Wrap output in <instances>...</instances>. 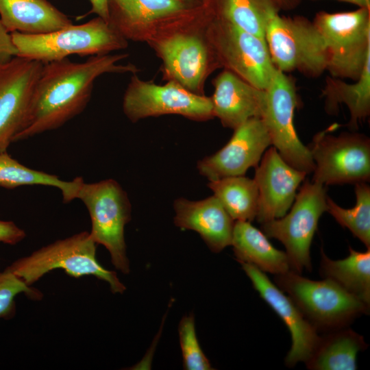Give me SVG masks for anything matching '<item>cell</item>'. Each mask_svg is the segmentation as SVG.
<instances>
[{
  "instance_id": "obj_1",
  "label": "cell",
  "mask_w": 370,
  "mask_h": 370,
  "mask_svg": "<svg viewBox=\"0 0 370 370\" xmlns=\"http://www.w3.org/2000/svg\"><path fill=\"white\" fill-rule=\"evenodd\" d=\"M127 54L90 56L83 62L65 58L43 64L35 85L25 125L16 141L53 130L86 107L94 82L106 73H137L133 64L119 63Z\"/></svg>"
},
{
  "instance_id": "obj_2",
  "label": "cell",
  "mask_w": 370,
  "mask_h": 370,
  "mask_svg": "<svg viewBox=\"0 0 370 370\" xmlns=\"http://www.w3.org/2000/svg\"><path fill=\"white\" fill-rule=\"evenodd\" d=\"M211 16L160 32L147 38L162 60L164 79L174 81L188 90L204 95V83L219 64L206 38L204 26Z\"/></svg>"
},
{
  "instance_id": "obj_3",
  "label": "cell",
  "mask_w": 370,
  "mask_h": 370,
  "mask_svg": "<svg viewBox=\"0 0 370 370\" xmlns=\"http://www.w3.org/2000/svg\"><path fill=\"white\" fill-rule=\"evenodd\" d=\"M10 34L17 50L16 56L43 64L61 60L71 55L107 54L127 47V40L99 16L45 34Z\"/></svg>"
},
{
  "instance_id": "obj_4",
  "label": "cell",
  "mask_w": 370,
  "mask_h": 370,
  "mask_svg": "<svg viewBox=\"0 0 370 370\" xmlns=\"http://www.w3.org/2000/svg\"><path fill=\"white\" fill-rule=\"evenodd\" d=\"M97 245L88 232H81L16 260L5 270L32 286L49 271L60 269L73 278L93 275L106 282L112 293H124L126 288L116 273L105 269L97 261Z\"/></svg>"
},
{
  "instance_id": "obj_5",
  "label": "cell",
  "mask_w": 370,
  "mask_h": 370,
  "mask_svg": "<svg viewBox=\"0 0 370 370\" xmlns=\"http://www.w3.org/2000/svg\"><path fill=\"white\" fill-rule=\"evenodd\" d=\"M274 282L317 331L347 327L369 312V306L328 278L312 280L291 269L275 275Z\"/></svg>"
},
{
  "instance_id": "obj_6",
  "label": "cell",
  "mask_w": 370,
  "mask_h": 370,
  "mask_svg": "<svg viewBox=\"0 0 370 370\" xmlns=\"http://www.w3.org/2000/svg\"><path fill=\"white\" fill-rule=\"evenodd\" d=\"M265 40L275 67L318 77L326 71L328 52L312 22L302 16L285 17L273 9L265 28Z\"/></svg>"
},
{
  "instance_id": "obj_7",
  "label": "cell",
  "mask_w": 370,
  "mask_h": 370,
  "mask_svg": "<svg viewBox=\"0 0 370 370\" xmlns=\"http://www.w3.org/2000/svg\"><path fill=\"white\" fill-rule=\"evenodd\" d=\"M76 199H80L88 211L92 239L108 249L116 269L128 274L130 268L124 230L131 220L132 208L126 192L113 179L94 183L84 181Z\"/></svg>"
},
{
  "instance_id": "obj_8",
  "label": "cell",
  "mask_w": 370,
  "mask_h": 370,
  "mask_svg": "<svg viewBox=\"0 0 370 370\" xmlns=\"http://www.w3.org/2000/svg\"><path fill=\"white\" fill-rule=\"evenodd\" d=\"M328 52L331 77L356 81L370 58V8L350 12H318L312 21Z\"/></svg>"
},
{
  "instance_id": "obj_9",
  "label": "cell",
  "mask_w": 370,
  "mask_h": 370,
  "mask_svg": "<svg viewBox=\"0 0 370 370\" xmlns=\"http://www.w3.org/2000/svg\"><path fill=\"white\" fill-rule=\"evenodd\" d=\"M204 32L219 66L258 88H267L277 69L265 39L216 17L213 10Z\"/></svg>"
},
{
  "instance_id": "obj_10",
  "label": "cell",
  "mask_w": 370,
  "mask_h": 370,
  "mask_svg": "<svg viewBox=\"0 0 370 370\" xmlns=\"http://www.w3.org/2000/svg\"><path fill=\"white\" fill-rule=\"evenodd\" d=\"M327 196L325 186L306 180L288 214L261 223L267 237L284 245L291 269L297 273L312 269L310 246L319 220L327 210Z\"/></svg>"
},
{
  "instance_id": "obj_11",
  "label": "cell",
  "mask_w": 370,
  "mask_h": 370,
  "mask_svg": "<svg viewBox=\"0 0 370 370\" xmlns=\"http://www.w3.org/2000/svg\"><path fill=\"white\" fill-rule=\"evenodd\" d=\"M318 132L308 147L314 163L312 182L323 186L367 182L370 180V140L358 133L338 136Z\"/></svg>"
},
{
  "instance_id": "obj_12",
  "label": "cell",
  "mask_w": 370,
  "mask_h": 370,
  "mask_svg": "<svg viewBox=\"0 0 370 370\" xmlns=\"http://www.w3.org/2000/svg\"><path fill=\"white\" fill-rule=\"evenodd\" d=\"M210 0L199 6L184 0H108L109 23L127 40L145 41L160 32L203 16Z\"/></svg>"
},
{
  "instance_id": "obj_13",
  "label": "cell",
  "mask_w": 370,
  "mask_h": 370,
  "mask_svg": "<svg viewBox=\"0 0 370 370\" xmlns=\"http://www.w3.org/2000/svg\"><path fill=\"white\" fill-rule=\"evenodd\" d=\"M125 115L133 123L150 117L177 114L197 121L214 118L211 98L193 93L174 81L159 85L132 74L123 98Z\"/></svg>"
},
{
  "instance_id": "obj_14",
  "label": "cell",
  "mask_w": 370,
  "mask_h": 370,
  "mask_svg": "<svg viewBox=\"0 0 370 370\" xmlns=\"http://www.w3.org/2000/svg\"><path fill=\"white\" fill-rule=\"evenodd\" d=\"M265 92L261 119L269 134L271 145L291 166L307 175L312 173L314 163L310 151L299 140L294 127L293 115L298 99L293 81L276 69Z\"/></svg>"
},
{
  "instance_id": "obj_15",
  "label": "cell",
  "mask_w": 370,
  "mask_h": 370,
  "mask_svg": "<svg viewBox=\"0 0 370 370\" xmlns=\"http://www.w3.org/2000/svg\"><path fill=\"white\" fill-rule=\"evenodd\" d=\"M43 63L14 56L0 64V152L16 142Z\"/></svg>"
},
{
  "instance_id": "obj_16",
  "label": "cell",
  "mask_w": 370,
  "mask_h": 370,
  "mask_svg": "<svg viewBox=\"0 0 370 370\" xmlns=\"http://www.w3.org/2000/svg\"><path fill=\"white\" fill-rule=\"evenodd\" d=\"M271 140L261 118H252L234 130L230 140L214 154L198 161L197 169L209 181L245 175L256 167Z\"/></svg>"
},
{
  "instance_id": "obj_17",
  "label": "cell",
  "mask_w": 370,
  "mask_h": 370,
  "mask_svg": "<svg viewBox=\"0 0 370 370\" xmlns=\"http://www.w3.org/2000/svg\"><path fill=\"white\" fill-rule=\"evenodd\" d=\"M241 263L260 296L284 321L291 336V347L285 358V364L294 367L306 362L315 349L320 336L315 328L306 319L299 308L265 274L254 265Z\"/></svg>"
},
{
  "instance_id": "obj_18",
  "label": "cell",
  "mask_w": 370,
  "mask_h": 370,
  "mask_svg": "<svg viewBox=\"0 0 370 370\" xmlns=\"http://www.w3.org/2000/svg\"><path fill=\"white\" fill-rule=\"evenodd\" d=\"M255 169L258 190L256 219L261 224L287 213L307 174L288 164L273 146L265 151Z\"/></svg>"
},
{
  "instance_id": "obj_19",
  "label": "cell",
  "mask_w": 370,
  "mask_h": 370,
  "mask_svg": "<svg viewBox=\"0 0 370 370\" xmlns=\"http://www.w3.org/2000/svg\"><path fill=\"white\" fill-rule=\"evenodd\" d=\"M173 208L175 225L197 232L212 251L231 245L235 221L214 195L198 201L177 198Z\"/></svg>"
},
{
  "instance_id": "obj_20",
  "label": "cell",
  "mask_w": 370,
  "mask_h": 370,
  "mask_svg": "<svg viewBox=\"0 0 370 370\" xmlns=\"http://www.w3.org/2000/svg\"><path fill=\"white\" fill-rule=\"evenodd\" d=\"M214 88L210 97L214 117L223 126L234 130L252 118H261L266 92L225 69L212 81Z\"/></svg>"
},
{
  "instance_id": "obj_21",
  "label": "cell",
  "mask_w": 370,
  "mask_h": 370,
  "mask_svg": "<svg viewBox=\"0 0 370 370\" xmlns=\"http://www.w3.org/2000/svg\"><path fill=\"white\" fill-rule=\"evenodd\" d=\"M0 20L9 33L39 34L72 25L48 0H0Z\"/></svg>"
},
{
  "instance_id": "obj_22",
  "label": "cell",
  "mask_w": 370,
  "mask_h": 370,
  "mask_svg": "<svg viewBox=\"0 0 370 370\" xmlns=\"http://www.w3.org/2000/svg\"><path fill=\"white\" fill-rule=\"evenodd\" d=\"M231 245L238 262L274 275L291 270L286 253L273 247L267 236L249 221H235Z\"/></svg>"
},
{
  "instance_id": "obj_23",
  "label": "cell",
  "mask_w": 370,
  "mask_h": 370,
  "mask_svg": "<svg viewBox=\"0 0 370 370\" xmlns=\"http://www.w3.org/2000/svg\"><path fill=\"white\" fill-rule=\"evenodd\" d=\"M367 347L363 336L352 329H336L320 336L305 363L311 370H355L358 354Z\"/></svg>"
},
{
  "instance_id": "obj_24",
  "label": "cell",
  "mask_w": 370,
  "mask_h": 370,
  "mask_svg": "<svg viewBox=\"0 0 370 370\" xmlns=\"http://www.w3.org/2000/svg\"><path fill=\"white\" fill-rule=\"evenodd\" d=\"M322 92L326 112L335 114L339 105L345 104L350 113L347 125L349 128H357L358 123L370 114V58L355 83L349 84L339 78L328 77Z\"/></svg>"
},
{
  "instance_id": "obj_25",
  "label": "cell",
  "mask_w": 370,
  "mask_h": 370,
  "mask_svg": "<svg viewBox=\"0 0 370 370\" xmlns=\"http://www.w3.org/2000/svg\"><path fill=\"white\" fill-rule=\"evenodd\" d=\"M349 254L344 259L329 258L321 249L320 273L365 304H370V249L358 251L349 247Z\"/></svg>"
},
{
  "instance_id": "obj_26",
  "label": "cell",
  "mask_w": 370,
  "mask_h": 370,
  "mask_svg": "<svg viewBox=\"0 0 370 370\" xmlns=\"http://www.w3.org/2000/svg\"><path fill=\"white\" fill-rule=\"evenodd\" d=\"M84 182L81 177L64 181L56 175L27 167L13 158L7 151L0 152V186L15 188L22 186L42 185L58 188L63 201L75 199Z\"/></svg>"
},
{
  "instance_id": "obj_27",
  "label": "cell",
  "mask_w": 370,
  "mask_h": 370,
  "mask_svg": "<svg viewBox=\"0 0 370 370\" xmlns=\"http://www.w3.org/2000/svg\"><path fill=\"white\" fill-rule=\"evenodd\" d=\"M208 186L234 221L251 222L256 218L258 190L254 179L230 176L211 180Z\"/></svg>"
},
{
  "instance_id": "obj_28",
  "label": "cell",
  "mask_w": 370,
  "mask_h": 370,
  "mask_svg": "<svg viewBox=\"0 0 370 370\" xmlns=\"http://www.w3.org/2000/svg\"><path fill=\"white\" fill-rule=\"evenodd\" d=\"M273 9L271 0H212L214 16L262 39Z\"/></svg>"
},
{
  "instance_id": "obj_29",
  "label": "cell",
  "mask_w": 370,
  "mask_h": 370,
  "mask_svg": "<svg viewBox=\"0 0 370 370\" xmlns=\"http://www.w3.org/2000/svg\"><path fill=\"white\" fill-rule=\"evenodd\" d=\"M356 204L343 208L327 196V212L370 249V187L367 182L355 184Z\"/></svg>"
},
{
  "instance_id": "obj_30",
  "label": "cell",
  "mask_w": 370,
  "mask_h": 370,
  "mask_svg": "<svg viewBox=\"0 0 370 370\" xmlns=\"http://www.w3.org/2000/svg\"><path fill=\"white\" fill-rule=\"evenodd\" d=\"M178 333L184 369L186 370L213 369L197 340L193 314L185 316L181 319Z\"/></svg>"
},
{
  "instance_id": "obj_31",
  "label": "cell",
  "mask_w": 370,
  "mask_h": 370,
  "mask_svg": "<svg viewBox=\"0 0 370 370\" xmlns=\"http://www.w3.org/2000/svg\"><path fill=\"white\" fill-rule=\"evenodd\" d=\"M25 293L30 299L40 300L42 294L28 286L15 274L4 270L0 273V319H10L16 311L15 297Z\"/></svg>"
},
{
  "instance_id": "obj_32",
  "label": "cell",
  "mask_w": 370,
  "mask_h": 370,
  "mask_svg": "<svg viewBox=\"0 0 370 370\" xmlns=\"http://www.w3.org/2000/svg\"><path fill=\"white\" fill-rule=\"evenodd\" d=\"M25 236V232L13 221L0 220V243L16 245Z\"/></svg>"
},
{
  "instance_id": "obj_33",
  "label": "cell",
  "mask_w": 370,
  "mask_h": 370,
  "mask_svg": "<svg viewBox=\"0 0 370 370\" xmlns=\"http://www.w3.org/2000/svg\"><path fill=\"white\" fill-rule=\"evenodd\" d=\"M17 50L10 33L4 27L0 20V64L16 56Z\"/></svg>"
},
{
  "instance_id": "obj_34",
  "label": "cell",
  "mask_w": 370,
  "mask_h": 370,
  "mask_svg": "<svg viewBox=\"0 0 370 370\" xmlns=\"http://www.w3.org/2000/svg\"><path fill=\"white\" fill-rule=\"evenodd\" d=\"M91 4V10L88 12L94 13L109 22V12L108 0H89Z\"/></svg>"
},
{
  "instance_id": "obj_35",
  "label": "cell",
  "mask_w": 370,
  "mask_h": 370,
  "mask_svg": "<svg viewBox=\"0 0 370 370\" xmlns=\"http://www.w3.org/2000/svg\"><path fill=\"white\" fill-rule=\"evenodd\" d=\"M280 10H289L295 8L301 0H271Z\"/></svg>"
},
{
  "instance_id": "obj_36",
  "label": "cell",
  "mask_w": 370,
  "mask_h": 370,
  "mask_svg": "<svg viewBox=\"0 0 370 370\" xmlns=\"http://www.w3.org/2000/svg\"><path fill=\"white\" fill-rule=\"evenodd\" d=\"M358 5L359 8H370V0H337Z\"/></svg>"
},
{
  "instance_id": "obj_37",
  "label": "cell",
  "mask_w": 370,
  "mask_h": 370,
  "mask_svg": "<svg viewBox=\"0 0 370 370\" xmlns=\"http://www.w3.org/2000/svg\"><path fill=\"white\" fill-rule=\"evenodd\" d=\"M187 3L194 5L199 6L204 4L208 0H184Z\"/></svg>"
}]
</instances>
